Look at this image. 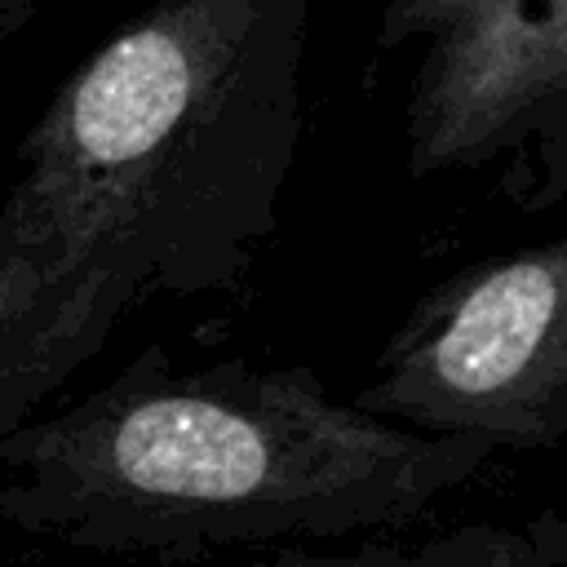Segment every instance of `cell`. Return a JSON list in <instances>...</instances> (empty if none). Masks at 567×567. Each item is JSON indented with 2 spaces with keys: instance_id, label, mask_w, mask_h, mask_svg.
Masks as SVG:
<instances>
[{
  "instance_id": "cell-6",
  "label": "cell",
  "mask_w": 567,
  "mask_h": 567,
  "mask_svg": "<svg viewBox=\"0 0 567 567\" xmlns=\"http://www.w3.org/2000/svg\"><path fill=\"white\" fill-rule=\"evenodd\" d=\"M478 0H390L377 22V44L399 49L412 40H434L447 27H456Z\"/></svg>"
},
{
  "instance_id": "cell-3",
  "label": "cell",
  "mask_w": 567,
  "mask_h": 567,
  "mask_svg": "<svg viewBox=\"0 0 567 567\" xmlns=\"http://www.w3.org/2000/svg\"><path fill=\"white\" fill-rule=\"evenodd\" d=\"M372 416L501 452L567 439V230L483 257L412 301L372 381Z\"/></svg>"
},
{
  "instance_id": "cell-8",
  "label": "cell",
  "mask_w": 567,
  "mask_h": 567,
  "mask_svg": "<svg viewBox=\"0 0 567 567\" xmlns=\"http://www.w3.org/2000/svg\"><path fill=\"white\" fill-rule=\"evenodd\" d=\"M35 9H40V0H0V40L22 31L35 18Z\"/></svg>"
},
{
  "instance_id": "cell-2",
  "label": "cell",
  "mask_w": 567,
  "mask_h": 567,
  "mask_svg": "<svg viewBox=\"0 0 567 567\" xmlns=\"http://www.w3.org/2000/svg\"><path fill=\"white\" fill-rule=\"evenodd\" d=\"M496 461L337 399L310 368H182L146 346L84 399L0 434V518L111 558L346 540L425 518Z\"/></svg>"
},
{
  "instance_id": "cell-5",
  "label": "cell",
  "mask_w": 567,
  "mask_h": 567,
  "mask_svg": "<svg viewBox=\"0 0 567 567\" xmlns=\"http://www.w3.org/2000/svg\"><path fill=\"white\" fill-rule=\"evenodd\" d=\"M235 567H567V563L545 554L527 536V527L470 523L439 536H416V540L372 536L341 549H328V540H292L261 558H244Z\"/></svg>"
},
{
  "instance_id": "cell-1",
  "label": "cell",
  "mask_w": 567,
  "mask_h": 567,
  "mask_svg": "<svg viewBox=\"0 0 567 567\" xmlns=\"http://www.w3.org/2000/svg\"><path fill=\"white\" fill-rule=\"evenodd\" d=\"M315 0H151L44 102L0 199V434L151 301L235 292L306 133Z\"/></svg>"
},
{
  "instance_id": "cell-7",
  "label": "cell",
  "mask_w": 567,
  "mask_h": 567,
  "mask_svg": "<svg viewBox=\"0 0 567 567\" xmlns=\"http://www.w3.org/2000/svg\"><path fill=\"white\" fill-rule=\"evenodd\" d=\"M523 527H527V536H532L545 554H554V558L567 563V478H563V496H558L554 505H545L536 518H527Z\"/></svg>"
},
{
  "instance_id": "cell-4",
  "label": "cell",
  "mask_w": 567,
  "mask_h": 567,
  "mask_svg": "<svg viewBox=\"0 0 567 567\" xmlns=\"http://www.w3.org/2000/svg\"><path fill=\"white\" fill-rule=\"evenodd\" d=\"M408 173H496L518 213L567 199V0H478L425 40L408 89Z\"/></svg>"
}]
</instances>
